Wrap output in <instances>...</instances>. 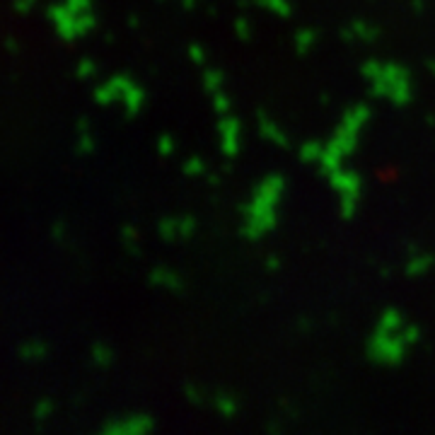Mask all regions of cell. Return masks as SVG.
I'll return each mask as SVG.
<instances>
[{
    "label": "cell",
    "mask_w": 435,
    "mask_h": 435,
    "mask_svg": "<svg viewBox=\"0 0 435 435\" xmlns=\"http://www.w3.org/2000/svg\"><path fill=\"white\" fill-rule=\"evenodd\" d=\"M288 182L280 172H269L251 184L240 208V235L246 242H261L280 225Z\"/></svg>",
    "instance_id": "obj_1"
},
{
    "label": "cell",
    "mask_w": 435,
    "mask_h": 435,
    "mask_svg": "<svg viewBox=\"0 0 435 435\" xmlns=\"http://www.w3.org/2000/svg\"><path fill=\"white\" fill-rule=\"evenodd\" d=\"M420 341V329L409 322L399 307H385L377 314L365 338V356L377 367H396Z\"/></svg>",
    "instance_id": "obj_2"
},
{
    "label": "cell",
    "mask_w": 435,
    "mask_h": 435,
    "mask_svg": "<svg viewBox=\"0 0 435 435\" xmlns=\"http://www.w3.org/2000/svg\"><path fill=\"white\" fill-rule=\"evenodd\" d=\"M372 121V109L365 102H358V104H351L341 111L336 126L329 133V138L324 140V150L322 157H319L317 169L322 174L331 172V169L341 167V164H348L351 157L358 153L360 148V140L365 128Z\"/></svg>",
    "instance_id": "obj_3"
},
{
    "label": "cell",
    "mask_w": 435,
    "mask_h": 435,
    "mask_svg": "<svg viewBox=\"0 0 435 435\" xmlns=\"http://www.w3.org/2000/svg\"><path fill=\"white\" fill-rule=\"evenodd\" d=\"M360 77L375 99L387 102L396 109L409 106L416 97L414 75L404 63L387 61V58H367L360 66Z\"/></svg>",
    "instance_id": "obj_4"
},
{
    "label": "cell",
    "mask_w": 435,
    "mask_h": 435,
    "mask_svg": "<svg viewBox=\"0 0 435 435\" xmlns=\"http://www.w3.org/2000/svg\"><path fill=\"white\" fill-rule=\"evenodd\" d=\"M46 19L61 41L75 44L97 29L95 0H56L48 5Z\"/></svg>",
    "instance_id": "obj_5"
},
{
    "label": "cell",
    "mask_w": 435,
    "mask_h": 435,
    "mask_svg": "<svg viewBox=\"0 0 435 435\" xmlns=\"http://www.w3.org/2000/svg\"><path fill=\"white\" fill-rule=\"evenodd\" d=\"M92 99L102 109H121L126 116H138L148 104V92L128 72H111L92 87Z\"/></svg>",
    "instance_id": "obj_6"
},
{
    "label": "cell",
    "mask_w": 435,
    "mask_h": 435,
    "mask_svg": "<svg viewBox=\"0 0 435 435\" xmlns=\"http://www.w3.org/2000/svg\"><path fill=\"white\" fill-rule=\"evenodd\" d=\"M331 188L334 198H336V211L343 220H353L360 211L362 203V177L358 169L351 164H341V167L331 169L324 174Z\"/></svg>",
    "instance_id": "obj_7"
},
{
    "label": "cell",
    "mask_w": 435,
    "mask_h": 435,
    "mask_svg": "<svg viewBox=\"0 0 435 435\" xmlns=\"http://www.w3.org/2000/svg\"><path fill=\"white\" fill-rule=\"evenodd\" d=\"M157 428V420L148 411H126L106 418L99 425L102 435H150Z\"/></svg>",
    "instance_id": "obj_8"
},
{
    "label": "cell",
    "mask_w": 435,
    "mask_h": 435,
    "mask_svg": "<svg viewBox=\"0 0 435 435\" xmlns=\"http://www.w3.org/2000/svg\"><path fill=\"white\" fill-rule=\"evenodd\" d=\"M215 135H218V148H220L222 157L227 160L240 157L242 148H244V126H242L240 116H235L232 111L218 116Z\"/></svg>",
    "instance_id": "obj_9"
},
{
    "label": "cell",
    "mask_w": 435,
    "mask_h": 435,
    "mask_svg": "<svg viewBox=\"0 0 435 435\" xmlns=\"http://www.w3.org/2000/svg\"><path fill=\"white\" fill-rule=\"evenodd\" d=\"M198 232V220L188 213H174L164 215L157 222V237L167 244H179V242L193 240Z\"/></svg>",
    "instance_id": "obj_10"
},
{
    "label": "cell",
    "mask_w": 435,
    "mask_h": 435,
    "mask_svg": "<svg viewBox=\"0 0 435 435\" xmlns=\"http://www.w3.org/2000/svg\"><path fill=\"white\" fill-rule=\"evenodd\" d=\"M256 133H259V138L264 140V143L273 145V148H290V135L288 130L280 126V121L276 119L273 114H269V111H259L256 114Z\"/></svg>",
    "instance_id": "obj_11"
},
{
    "label": "cell",
    "mask_w": 435,
    "mask_h": 435,
    "mask_svg": "<svg viewBox=\"0 0 435 435\" xmlns=\"http://www.w3.org/2000/svg\"><path fill=\"white\" fill-rule=\"evenodd\" d=\"M203 404L211 406L213 414L220 416V418H225V420H235L242 409L237 394H232V392H227V389H208V387H206V394H203Z\"/></svg>",
    "instance_id": "obj_12"
},
{
    "label": "cell",
    "mask_w": 435,
    "mask_h": 435,
    "mask_svg": "<svg viewBox=\"0 0 435 435\" xmlns=\"http://www.w3.org/2000/svg\"><path fill=\"white\" fill-rule=\"evenodd\" d=\"M380 34L382 32L375 22L362 19V17L351 19V22L341 29V37L346 39L348 44H360V46H370V44H375L377 39H380Z\"/></svg>",
    "instance_id": "obj_13"
},
{
    "label": "cell",
    "mask_w": 435,
    "mask_h": 435,
    "mask_svg": "<svg viewBox=\"0 0 435 435\" xmlns=\"http://www.w3.org/2000/svg\"><path fill=\"white\" fill-rule=\"evenodd\" d=\"M148 283L157 290H164V293H182L184 290V276L179 273L172 266H153L148 273Z\"/></svg>",
    "instance_id": "obj_14"
},
{
    "label": "cell",
    "mask_w": 435,
    "mask_h": 435,
    "mask_svg": "<svg viewBox=\"0 0 435 435\" xmlns=\"http://www.w3.org/2000/svg\"><path fill=\"white\" fill-rule=\"evenodd\" d=\"M433 266H435V256L430 254V251L416 249L406 256L404 273L409 276V278H423V276H428L430 271H433Z\"/></svg>",
    "instance_id": "obj_15"
},
{
    "label": "cell",
    "mask_w": 435,
    "mask_h": 435,
    "mask_svg": "<svg viewBox=\"0 0 435 435\" xmlns=\"http://www.w3.org/2000/svg\"><path fill=\"white\" fill-rule=\"evenodd\" d=\"M319 39H322V34H319L317 27H300L295 29L293 34V48L298 56H307V53H312L314 48H317Z\"/></svg>",
    "instance_id": "obj_16"
},
{
    "label": "cell",
    "mask_w": 435,
    "mask_h": 435,
    "mask_svg": "<svg viewBox=\"0 0 435 435\" xmlns=\"http://www.w3.org/2000/svg\"><path fill=\"white\" fill-rule=\"evenodd\" d=\"M17 356L24 362H44L48 358V343L41 338H24L17 348Z\"/></svg>",
    "instance_id": "obj_17"
},
{
    "label": "cell",
    "mask_w": 435,
    "mask_h": 435,
    "mask_svg": "<svg viewBox=\"0 0 435 435\" xmlns=\"http://www.w3.org/2000/svg\"><path fill=\"white\" fill-rule=\"evenodd\" d=\"M201 70H203L201 72V87H203V92H206L208 97L215 95V92L227 90V77H225V70H222V68L203 66Z\"/></svg>",
    "instance_id": "obj_18"
},
{
    "label": "cell",
    "mask_w": 435,
    "mask_h": 435,
    "mask_svg": "<svg viewBox=\"0 0 435 435\" xmlns=\"http://www.w3.org/2000/svg\"><path fill=\"white\" fill-rule=\"evenodd\" d=\"M254 5L278 19H288L293 14V0H254Z\"/></svg>",
    "instance_id": "obj_19"
},
{
    "label": "cell",
    "mask_w": 435,
    "mask_h": 435,
    "mask_svg": "<svg viewBox=\"0 0 435 435\" xmlns=\"http://www.w3.org/2000/svg\"><path fill=\"white\" fill-rule=\"evenodd\" d=\"M322 150H324V140H314V138L304 140V143H300V148H298L300 162L317 167V164H319V157H322Z\"/></svg>",
    "instance_id": "obj_20"
},
{
    "label": "cell",
    "mask_w": 435,
    "mask_h": 435,
    "mask_svg": "<svg viewBox=\"0 0 435 435\" xmlns=\"http://www.w3.org/2000/svg\"><path fill=\"white\" fill-rule=\"evenodd\" d=\"M90 360L95 367H109L111 362H114V351H111L109 343L97 341V343H92V348H90Z\"/></svg>",
    "instance_id": "obj_21"
},
{
    "label": "cell",
    "mask_w": 435,
    "mask_h": 435,
    "mask_svg": "<svg viewBox=\"0 0 435 435\" xmlns=\"http://www.w3.org/2000/svg\"><path fill=\"white\" fill-rule=\"evenodd\" d=\"M182 172L186 174L188 179H201L208 174V164L201 155H188V157L182 162Z\"/></svg>",
    "instance_id": "obj_22"
},
{
    "label": "cell",
    "mask_w": 435,
    "mask_h": 435,
    "mask_svg": "<svg viewBox=\"0 0 435 435\" xmlns=\"http://www.w3.org/2000/svg\"><path fill=\"white\" fill-rule=\"evenodd\" d=\"M97 145L95 135H92V128H90V121L82 119L80 124H77V150L80 153H92Z\"/></svg>",
    "instance_id": "obj_23"
},
{
    "label": "cell",
    "mask_w": 435,
    "mask_h": 435,
    "mask_svg": "<svg viewBox=\"0 0 435 435\" xmlns=\"http://www.w3.org/2000/svg\"><path fill=\"white\" fill-rule=\"evenodd\" d=\"M97 72H99V66H97L95 58H80V61H77V66H75V77H77V80H82V82L95 80Z\"/></svg>",
    "instance_id": "obj_24"
},
{
    "label": "cell",
    "mask_w": 435,
    "mask_h": 435,
    "mask_svg": "<svg viewBox=\"0 0 435 435\" xmlns=\"http://www.w3.org/2000/svg\"><path fill=\"white\" fill-rule=\"evenodd\" d=\"M232 29H235V37L240 39V41H251V37H254V22H251L246 14H240V17H235V22H232Z\"/></svg>",
    "instance_id": "obj_25"
},
{
    "label": "cell",
    "mask_w": 435,
    "mask_h": 435,
    "mask_svg": "<svg viewBox=\"0 0 435 435\" xmlns=\"http://www.w3.org/2000/svg\"><path fill=\"white\" fill-rule=\"evenodd\" d=\"M208 99H211V106H213V111H215L218 116L232 111V97H230V92H227V90L215 92V95H211Z\"/></svg>",
    "instance_id": "obj_26"
},
{
    "label": "cell",
    "mask_w": 435,
    "mask_h": 435,
    "mask_svg": "<svg viewBox=\"0 0 435 435\" xmlns=\"http://www.w3.org/2000/svg\"><path fill=\"white\" fill-rule=\"evenodd\" d=\"M155 150H157L160 157H172L177 153V138L169 133H162L157 138V143H155Z\"/></svg>",
    "instance_id": "obj_27"
},
{
    "label": "cell",
    "mask_w": 435,
    "mask_h": 435,
    "mask_svg": "<svg viewBox=\"0 0 435 435\" xmlns=\"http://www.w3.org/2000/svg\"><path fill=\"white\" fill-rule=\"evenodd\" d=\"M51 414H53V401L51 399H39L32 409V416H34L37 423H46V420L51 418Z\"/></svg>",
    "instance_id": "obj_28"
},
{
    "label": "cell",
    "mask_w": 435,
    "mask_h": 435,
    "mask_svg": "<svg viewBox=\"0 0 435 435\" xmlns=\"http://www.w3.org/2000/svg\"><path fill=\"white\" fill-rule=\"evenodd\" d=\"M186 58L193 63V66H198V68L208 66V51L201 46V44H188V48H186Z\"/></svg>",
    "instance_id": "obj_29"
},
{
    "label": "cell",
    "mask_w": 435,
    "mask_h": 435,
    "mask_svg": "<svg viewBox=\"0 0 435 435\" xmlns=\"http://www.w3.org/2000/svg\"><path fill=\"white\" fill-rule=\"evenodd\" d=\"M121 240H124V246H126V249L135 251V249H138V244H140V232H138V227H135V225H124V230H121Z\"/></svg>",
    "instance_id": "obj_30"
},
{
    "label": "cell",
    "mask_w": 435,
    "mask_h": 435,
    "mask_svg": "<svg viewBox=\"0 0 435 435\" xmlns=\"http://www.w3.org/2000/svg\"><path fill=\"white\" fill-rule=\"evenodd\" d=\"M12 5H14V10H17L19 14H27V12H32V10L37 8L39 0H12Z\"/></svg>",
    "instance_id": "obj_31"
},
{
    "label": "cell",
    "mask_w": 435,
    "mask_h": 435,
    "mask_svg": "<svg viewBox=\"0 0 435 435\" xmlns=\"http://www.w3.org/2000/svg\"><path fill=\"white\" fill-rule=\"evenodd\" d=\"M266 269L269 271H278L280 269V259L276 254H271L269 259H266Z\"/></svg>",
    "instance_id": "obj_32"
},
{
    "label": "cell",
    "mask_w": 435,
    "mask_h": 435,
    "mask_svg": "<svg viewBox=\"0 0 435 435\" xmlns=\"http://www.w3.org/2000/svg\"><path fill=\"white\" fill-rule=\"evenodd\" d=\"M179 5H184V8H196L198 0H179Z\"/></svg>",
    "instance_id": "obj_33"
},
{
    "label": "cell",
    "mask_w": 435,
    "mask_h": 435,
    "mask_svg": "<svg viewBox=\"0 0 435 435\" xmlns=\"http://www.w3.org/2000/svg\"><path fill=\"white\" fill-rule=\"evenodd\" d=\"M428 72L430 75H435V61H428Z\"/></svg>",
    "instance_id": "obj_34"
}]
</instances>
